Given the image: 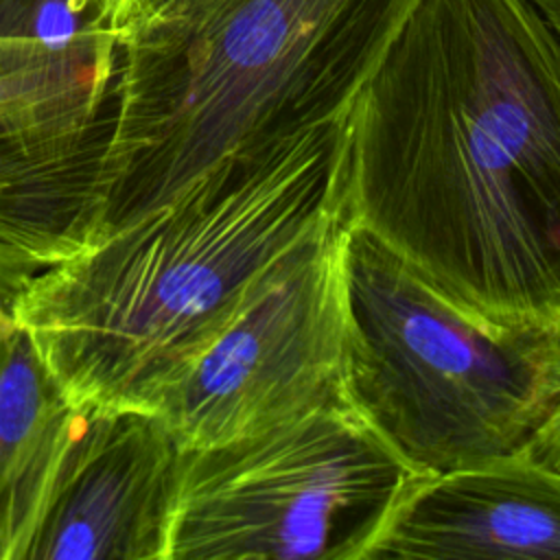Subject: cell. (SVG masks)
Wrapping results in <instances>:
<instances>
[{
  "label": "cell",
  "mask_w": 560,
  "mask_h": 560,
  "mask_svg": "<svg viewBox=\"0 0 560 560\" xmlns=\"http://www.w3.org/2000/svg\"><path fill=\"white\" fill-rule=\"evenodd\" d=\"M346 122V221L462 308L560 332V37L529 0H418Z\"/></svg>",
  "instance_id": "6da1fadb"
},
{
  "label": "cell",
  "mask_w": 560,
  "mask_h": 560,
  "mask_svg": "<svg viewBox=\"0 0 560 560\" xmlns=\"http://www.w3.org/2000/svg\"><path fill=\"white\" fill-rule=\"evenodd\" d=\"M346 114L2 291L79 411L153 413L260 280L343 219Z\"/></svg>",
  "instance_id": "7a4b0ae2"
},
{
  "label": "cell",
  "mask_w": 560,
  "mask_h": 560,
  "mask_svg": "<svg viewBox=\"0 0 560 560\" xmlns=\"http://www.w3.org/2000/svg\"><path fill=\"white\" fill-rule=\"evenodd\" d=\"M418 0H225L122 33L83 245L341 118Z\"/></svg>",
  "instance_id": "3957f363"
},
{
  "label": "cell",
  "mask_w": 560,
  "mask_h": 560,
  "mask_svg": "<svg viewBox=\"0 0 560 560\" xmlns=\"http://www.w3.org/2000/svg\"><path fill=\"white\" fill-rule=\"evenodd\" d=\"M341 396L422 475L525 446L560 400V332L479 317L346 221Z\"/></svg>",
  "instance_id": "277c9868"
},
{
  "label": "cell",
  "mask_w": 560,
  "mask_h": 560,
  "mask_svg": "<svg viewBox=\"0 0 560 560\" xmlns=\"http://www.w3.org/2000/svg\"><path fill=\"white\" fill-rule=\"evenodd\" d=\"M420 475L343 400L184 448L168 560H365Z\"/></svg>",
  "instance_id": "5b68a950"
},
{
  "label": "cell",
  "mask_w": 560,
  "mask_h": 560,
  "mask_svg": "<svg viewBox=\"0 0 560 560\" xmlns=\"http://www.w3.org/2000/svg\"><path fill=\"white\" fill-rule=\"evenodd\" d=\"M343 219L289 252L164 392L179 448L234 442L339 402L346 361Z\"/></svg>",
  "instance_id": "8992f818"
},
{
  "label": "cell",
  "mask_w": 560,
  "mask_h": 560,
  "mask_svg": "<svg viewBox=\"0 0 560 560\" xmlns=\"http://www.w3.org/2000/svg\"><path fill=\"white\" fill-rule=\"evenodd\" d=\"M118 35L0 42V280L70 249L107 138Z\"/></svg>",
  "instance_id": "52a82bcc"
},
{
  "label": "cell",
  "mask_w": 560,
  "mask_h": 560,
  "mask_svg": "<svg viewBox=\"0 0 560 560\" xmlns=\"http://www.w3.org/2000/svg\"><path fill=\"white\" fill-rule=\"evenodd\" d=\"M28 560H168L182 468L155 413H88Z\"/></svg>",
  "instance_id": "ba28073f"
},
{
  "label": "cell",
  "mask_w": 560,
  "mask_h": 560,
  "mask_svg": "<svg viewBox=\"0 0 560 560\" xmlns=\"http://www.w3.org/2000/svg\"><path fill=\"white\" fill-rule=\"evenodd\" d=\"M560 560V470L525 446L420 475L365 560Z\"/></svg>",
  "instance_id": "9c48e42d"
},
{
  "label": "cell",
  "mask_w": 560,
  "mask_h": 560,
  "mask_svg": "<svg viewBox=\"0 0 560 560\" xmlns=\"http://www.w3.org/2000/svg\"><path fill=\"white\" fill-rule=\"evenodd\" d=\"M90 416L15 322H0V560H28Z\"/></svg>",
  "instance_id": "30bf717a"
},
{
  "label": "cell",
  "mask_w": 560,
  "mask_h": 560,
  "mask_svg": "<svg viewBox=\"0 0 560 560\" xmlns=\"http://www.w3.org/2000/svg\"><path fill=\"white\" fill-rule=\"evenodd\" d=\"M109 33L107 0H0V42L68 46Z\"/></svg>",
  "instance_id": "8fae6325"
},
{
  "label": "cell",
  "mask_w": 560,
  "mask_h": 560,
  "mask_svg": "<svg viewBox=\"0 0 560 560\" xmlns=\"http://www.w3.org/2000/svg\"><path fill=\"white\" fill-rule=\"evenodd\" d=\"M168 2L171 0H107L118 37L158 15Z\"/></svg>",
  "instance_id": "7c38bea8"
},
{
  "label": "cell",
  "mask_w": 560,
  "mask_h": 560,
  "mask_svg": "<svg viewBox=\"0 0 560 560\" xmlns=\"http://www.w3.org/2000/svg\"><path fill=\"white\" fill-rule=\"evenodd\" d=\"M525 448L540 462L560 470V400L553 405L547 420L538 427Z\"/></svg>",
  "instance_id": "4fadbf2b"
},
{
  "label": "cell",
  "mask_w": 560,
  "mask_h": 560,
  "mask_svg": "<svg viewBox=\"0 0 560 560\" xmlns=\"http://www.w3.org/2000/svg\"><path fill=\"white\" fill-rule=\"evenodd\" d=\"M529 2L553 28V33L560 37V0H529Z\"/></svg>",
  "instance_id": "5bb4252c"
},
{
  "label": "cell",
  "mask_w": 560,
  "mask_h": 560,
  "mask_svg": "<svg viewBox=\"0 0 560 560\" xmlns=\"http://www.w3.org/2000/svg\"><path fill=\"white\" fill-rule=\"evenodd\" d=\"M221 2H225V0H171L160 13H192V11L210 9V7L221 4Z\"/></svg>",
  "instance_id": "9a60e30c"
},
{
  "label": "cell",
  "mask_w": 560,
  "mask_h": 560,
  "mask_svg": "<svg viewBox=\"0 0 560 560\" xmlns=\"http://www.w3.org/2000/svg\"><path fill=\"white\" fill-rule=\"evenodd\" d=\"M0 322H13V319L9 317V313H7V308L2 306V302H0Z\"/></svg>",
  "instance_id": "2e32d148"
}]
</instances>
